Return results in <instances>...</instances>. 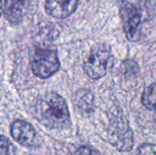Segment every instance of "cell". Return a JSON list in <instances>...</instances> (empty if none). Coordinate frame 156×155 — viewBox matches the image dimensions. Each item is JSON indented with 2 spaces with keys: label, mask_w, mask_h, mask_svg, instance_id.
I'll list each match as a JSON object with an SVG mask.
<instances>
[{
  "label": "cell",
  "mask_w": 156,
  "mask_h": 155,
  "mask_svg": "<svg viewBox=\"0 0 156 155\" xmlns=\"http://www.w3.org/2000/svg\"><path fill=\"white\" fill-rule=\"evenodd\" d=\"M34 116L43 126L51 130L65 129L70 124L67 103L56 92H46L38 97L34 106Z\"/></svg>",
  "instance_id": "obj_1"
},
{
  "label": "cell",
  "mask_w": 156,
  "mask_h": 155,
  "mask_svg": "<svg viewBox=\"0 0 156 155\" xmlns=\"http://www.w3.org/2000/svg\"><path fill=\"white\" fill-rule=\"evenodd\" d=\"M113 64V56L110 47L99 43L94 45L83 63V71L91 79L104 77Z\"/></svg>",
  "instance_id": "obj_2"
},
{
  "label": "cell",
  "mask_w": 156,
  "mask_h": 155,
  "mask_svg": "<svg viewBox=\"0 0 156 155\" xmlns=\"http://www.w3.org/2000/svg\"><path fill=\"white\" fill-rule=\"evenodd\" d=\"M107 139L110 144L120 152L132 151L134 145L133 132L121 111H117L110 118Z\"/></svg>",
  "instance_id": "obj_3"
},
{
  "label": "cell",
  "mask_w": 156,
  "mask_h": 155,
  "mask_svg": "<svg viewBox=\"0 0 156 155\" xmlns=\"http://www.w3.org/2000/svg\"><path fill=\"white\" fill-rule=\"evenodd\" d=\"M30 68L39 79H48L60 69L57 50L47 48H36L30 55Z\"/></svg>",
  "instance_id": "obj_4"
},
{
  "label": "cell",
  "mask_w": 156,
  "mask_h": 155,
  "mask_svg": "<svg viewBox=\"0 0 156 155\" xmlns=\"http://www.w3.org/2000/svg\"><path fill=\"white\" fill-rule=\"evenodd\" d=\"M120 15L126 37L130 41H137L141 37L143 13L133 4L125 0H121Z\"/></svg>",
  "instance_id": "obj_5"
},
{
  "label": "cell",
  "mask_w": 156,
  "mask_h": 155,
  "mask_svg": "<svg viewBox=\"0 0 156 155\" xmlns=\"http://www.w3.org/2000/svg\"><path fill=\"white\" fill-rule=\"evenodd\" d=\"M10 133L17 143L27 148L38 147L42 142L34 127L23 120H16L11 124Z\"/></svg>",
  "instance_id": "obj_6"
},
{
  "label": "cell",
  "mask_w": 156,
  "mask_h": 155,
  "mask_svg": "<svg viewBox=\"0 0 156 155\" xmlns=\"http://www.w3.org/2000/svg\"><path fill=\"white\" fill-rule=\"evenodd\" d=\"M78 6V0H47L46 12L55 18H65L70 16Z\"/></svg>",
  "instance_id": "obj_7"
},
{
  "label": "cell",
  "mask_w": 156,
  "mask_h": 155,
  "mask_svg": "<svg viewBox=\"0 0 156 155\" xmlns=\"http://www.w3.org/2000/svg\"><path fill=\"white\" fill-rule=\"evenodd\" d=\"M29 8V0H5L4 13L6 19L14 24L20 22Z\"/></svg>",
  "instance_id": "obj_8"
},
{
  "label": "cell",
  "mask_w": 156,
  "mask_h": 155,
  "mask_svg": "<svg viewBox=\"0 0 156 155\" xmlns=\"http://www.w3.org/2000/svg\"><path fill=\"white\" fill-rule=\"evenodd\" d=\"M72 101L75 108L82 114H89L94 110V97L86 89L77 90L73 95Z\"/></svg>",
  "instance_id": "obj_9"
},
{
  "label": "cell",
  "mask_w": 156,
  "mask_h": 155,
  "mask_svg": "<svg viewBox=\"0 0 156 155\" xmlns=\"http://www.w3.org/2000/svg\"><path fill=\"white\" fill-rule=\"evenodd\" d=\"M141 101L147 110L154 111V105H155V83L154 82L144 90L141 98Z\"/></svg>",
  "instance_id": "obj_10"
},
{
  "label": "cell",
  "mask_w": 156,
  "mask_h": 155,
  "mask_svg": "<svg viewBox=\"0 0 156 155\" xmlns=\"http://www.w3.org/2000/svg\"><path fill=\"white\" fill-rule=\"evenodd\" d=\"M122 73L125 75V77L131 78V77L137 76L140 69H139L138 64L134 60L126 59L123 61V63L122 65Z\"/></svg>",
  "instance_id": "obj_11"
},
{
  "label": "cell",
  "mask_w": 156,
  "mask_h": 155,
  "mask_svg": "<svg viewBox=\"0 0 156 155\" xmlns=\"http://www.w3.org/2000/svg\"><path fill=\"white\" fill-rule=\"evenodd\" d=\"M16 148L14 144L5 136L0 135V155H15Z\"/></svg>",
  "instance_id": "obj_12"
},
{
  "label": "cell",
  "mask_w": 156,
  "mask_h": 155,
  "mask_svg": "<svg viewBox=\"0 0 156 155\" xmlns=\"http://www.w3.org/2000/svg\"><path fill=\"white\" fill-rule=\"evenodd\" d=\"M70 155H101L100 152L88 145H79L70 150Z\"/></svg>",
  "instance_id": "obj_13"
},
{
  "label": "cell",
  "mask_w": 156,
  "mask_h": 155,
  "mask_svg": "<svg viewBox=\"0 0 156 155\" xmlns=\"http://www.w3.org/2000/svg\"><path fill=\"white\" fill-rule=\"evenodd\" d=\"M155 145L154 143H144L139 146L137 155H155Z\"/></svg>",
  "instance_id": "obj_14"
},
{
  "label": "cell",
  "mask_w": 156,
  "mask_h": 155,
  "mask_svg": "<svg viewBox=\"0 0 156 155\" xmlns=\"http://www.w3.org/2000/svg\"><path fill=\"white\" fill-rule=\"evenodd\" d=\"M3 12V5H2V1L0 0V15L2 14Z\"/></svg>",
  "instance_id": "obj_15"
}]
</instances>
